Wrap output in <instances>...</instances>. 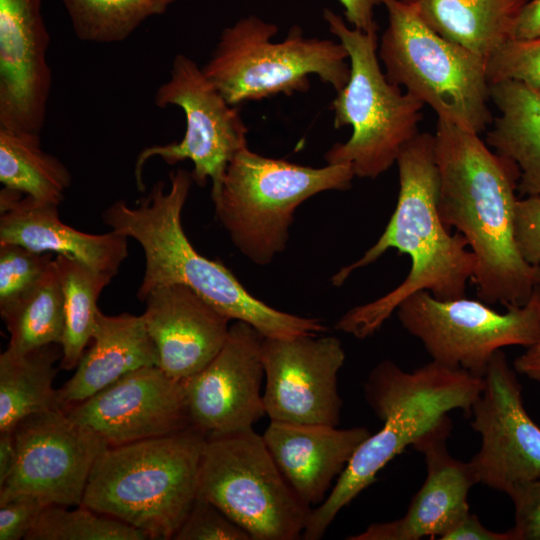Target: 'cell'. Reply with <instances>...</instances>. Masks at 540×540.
Here are the masks:
<instances>
[{
    "mask_svg": "<svg viewBox=\"0 0 540 540\" xmlns=\"http://www.w3.org/2000/svg\"><path fill=\"white\" fill-rule=\"evenodd\" d=\"M47 506L25 540H145L137 528L85 505Z\"/></svg>",
    "mask_w": 540,
    "mask_h": 540,
    "instance_id": "obj_31",
    "label": "cell"
},
{
    "mask_svg": "<svg viewBox=\"0 0 540 540\" xmlns=\"http://www.w3.org/2000/svg\"><path fill=\"white\" fill-rule=\"evenodd\" d=\"M515 507L512 540H540V478L522 484L509 495Z\"/></svg>",
    "mask_w": 540,
    "mask_h": 540,
    "instance_id": "obj_35",
    "label": "cell"
},
{
    "mask_svg": "<svg viewBox=\"0 0 540 540\" xmlns=\"http://www.w3.org/2000/svg\"><path fill=\"white\" fill-rule=\"evenodd\" d=\"M451 428V420L445 415L412 444L424 456L427 476L405 515L397 520L373 523L347 539L418 540L425 536L439 539L470 511L467 496L478 482L470 462H462L449 453L447 438Z\"/></svg>",
    "mask_w": 540,
    "mask_h": 540,
    "instance_id": "obj_19",
    "label": "cell"
},
{
    "mask_svg": "<svg viewBox=\"0 0 540 540\" xmlns=\"http://www.w3.org/2000/svg\"><path fill=\"white\" fill-rule=\"evenodd\" d=\"M445 39L485 59L511 38L529 0H403Z\"/></svg>",
    "mask_w": 540,
    "mask_h": 540,
    "instance_id": "obj_25",
    "label": "cell"
},
{
    "mask_svg": "<svg viewBox=\"0 0 540 540\" xmlns=\"http://www.w3.org/2000/svg\"><path fill=\"white\" fill-rule=\"evenodd\" d=\"M17 460L0 504L31 496L46 505L82 504L91 469L107 445L64 409L33 414L15 427Z\"/></svg>",
    "mask_w": 540,
    "mask_h": 540,
    "instance_id": "obj_13",
    "label": "cell"
},
{
    "mask_svg": "<svg viewBox=\"0 0 540 540\" xmlns=\"http://www.w3.org/2000/svg\"><path fill=\"white\" fill-rule=\"evenodd\" d=\"M64 410L107 447L166 436L192 426L182 381L159 366L130 372Z\"/></svg>",
    "mask_w": 540,
    "mask_h": 540,
    "instance_id": "obj_16",
    "label": "cell"
},
{
    "mask_svg": "<svg viewBox=\"0 0 540 540\" xmlns=\"http://www.w3.org/2000/svg\"><path fill=\"white\" fill-rule=\"evenodd\" d=\"M154 103L159 108L182 109L186 128L180 141L149 146L139 153L134 170L138 189L145 188L143 167L153 157L169 165L190 160L193 181L204 186L211 180L212 189L216 188L230 161L247 147L248 128L239 110L226 101L202 67L184 54L172 60L169 78L157 88Z\"/></svg>",
    "mask_w": 540,
    "mask_h": 540,
    "instance_id": "obj_12",
    "label": "cell"
},
{
    "mask_svg": "<svg viewBox=\"0 0 540 540\" xmlns=\"http://www.w3.org/2000/svg\"><path fill=\"white\" fill-rule=\"evenodd\" d=\"M156 346L143 316L97 313L92 345L85 351L73 376L58 389L64 408L94 395L137 369L158 366Z\"/></svg>",
    "mask_w": 540,
    "mask_h": 540,
    "instance_id": "obj_23",
    "label": "cell"
},
{
    "mask_svg": "<svg viewBox=\"0 0 540 540\" xmlns=\"http://www.w3.org/2000/svg\"><path fill=\"white\" fill-rule=\"evenodd\" d=\"M263 339L250 324L235 321L217 355L182 380L192 426L207 436L228 434L251 429L266 415Z\"/></svg>",
    "mask_w": 540,
    "mask_h": 540,
    "instance_id": "obj_17",
    "label": "cell"
},
{
    "mask_svg": "<svg viewBox=\"0 0 540 540\" xmlns=\"http://www.w3.org/2000/svg\"><path fill=\"white\" fill-rule=\"evenodd\" d=\"M490 99L499 115L485 143L516 164L521 195L540 196V92L504 80L490 84Z\"/></svg>",
    "mask_w": 540,
    "mask_h": 540,
    "instance_id": "obj_24",
    "label": "cell"
},
{
    "mask_svg": "<svg viewBox=\"0 0 540 540\" xmlns=\"http://www.w3.org/2000/svg\"><path fill=\"white\" fill-rule=\"evenodd\" d=\"M483 387V378L435 361L413 372L403 371L391 360L380 362L369 374L364 394L383 426L358 446L326 499L311 510L302 539H321L340 510L449 411L470 414Z\"/></svg>",
    "mask_w": 540,
    "mask_h": 540,
    "instance_id": "obj_4",
    "label": "cell"
},
{
    "mask_svg": "<svg viewBox=\"0 0 540 540\" xmlns=\"http://www.w3.org/2000/svg\"><path fill=\"white\" fill-rule=\"evenodd\" d=\"M207 435L194 426L120 446L96 459L82 505L167 540L198 498Z\"/></svg>",
    "mask_w": 540,
    "mask_h": 540,
    "instance_id": "obj_5",
    "label": "cell"
},
{
    "mask_svg": "<svg viewBox=\"0 0 540 540\" xmlns=\"http://www.w3.org/2000/svg\"><path fill=\"white\" fill-rule=\"evenodd\" d=\"M76 37L110 44L126 40L148 18L176 0H61Z\"/></svg>",
    "mask_w": 540,
    "mask_h": 540,
    "instance_id": "obj_30",
    "label": "cell"
},
{
    "mask_svg": "<svg viewBox=\"0 0 540 540\" xmlns=\"http://www.w3.org/2000/svg\"><path fill=\"white\" fill-rule=\"evenodd\" d=\"M344 362L342 343L333 336L264 337L263 402L270 421L337 426V378Z\"/></svg>",
    "mask_w": 540,
    "mask_h": 540,
    "instance_id": "obj_15",
    "label": "cell"
},
{
    "mask_svg": "<svg viewBox=\"0 0 540 540\" xmlns=\"http://www.w3.org/2000/svg\"><path fill=\"white\" fill-rule=\"evenodd\" d=\"M0 314L10 334L9 351L21 355L50 344L61 346L64 298L56 260L30 290Z\"/></svg>",
    "mask_w": 540,
    "mask_h": 540,
    "instance_id": "obj_28",
    "label": "cell"
},
{
    "mask_svg": "<svg viewBox=\"0 0 540 540\" xmlns=\"http://www.w3.org/2000/svg\"><path fill=\"white\" fill-rule=\"evenodd\" d=\"M43 0H0V128L40 135L52 87Z\"/></svg>",
    "mask_w": 540,
    "mask_h": 540,
    "instance_id": "obj_18",
    "label": "cell"
},
{
    "mask_svg": "<svg viewBox=\"0 0 540 540\" xmlns=\"http://www.w3.org/2000/svg\"><path fill=\"white\" fill-rule=\"evenodd\" d=\"M71 181L68 168L41 148L40 135L0 128V182L5 188L59 206Z\"/></svg>",
    "mask_w": 540,
    "mask_h": 540,
    "instance_id": "obj_27",
    "label": "cell"
},
{
    "mask_svg": "<svg viewBox=\"0 0 540 540\" xmlns=\"http://www.w3.org/2000/svg\"><path fill=\"white\" fill-rule=\"evenodd\" d=\"M483 380L470 413L482 442L469 462L478 483L509 495L540 478V427L525 410L516 370L502 350L491 358Z\"/></svg>",
    "mask_w": 540,
    "mask_h": 540,
    "instance_id": "obj_14",
    "label": "cell"
},
{
    "mask_svg": "<svg viewBox=\"0 0 540 540\" xmlns=\"http://www.w3.org/2000/svg\"><path fill=\"white\" fill-rule=\"evenodd\" d=\"M17 460L15 429L0 431V486L11 475Z\"/></svg>",
    "mask_w": 540,
    "mask_h": 540,
    "instance_id": "obj_41",
    "label": "cell"
},
{
    "mask_svg": "<svg viewBox=\"0 0 540 540\" xmlns=\"http://www.w3.org/2000/svg\"><path fill=\"white\" fill-rule=\"evenodd\" d=\"M57 205L40 203L16 190L0 191V245L74 258L115 276L128 255V237L110 231L89 234L61 221Z\"/></svg>",
    "mask_w": 540,
    "mask_h": 540,
    "instance_id": "obj_22",
    "label": "cell"
},
{
    "mask_svg": "<svg viewBox=\"0 0 540 540\" xmlns=\"http://www.w3.org/2000/svg\"><path fill=\"white\" fill-rule=\"evenodd\" d=\"M388 25L378 57L387 79L439 119L480 134L493 121L486 59L429 28L403 0H382Z\"/></svg>",
    "mask_w": 540,
    "mask_h": 540,
    "instance_id": "obj_9",
    "label": "cell"
},
{
    "mask_svg": "<svg viewBox=\"0 0 540 540\" xmlns=\"http://www.w3.org/2000/svg\"><path fill=\"white\" fill-rule=\"evenodd\" d=\"M323 18L348 53L350 75L330 104L336 129L352 134L326 153L328 164H348L359 178L375 179L396 163L402 149L419 132L425 106L391 83L379 64L377 32L347 26L332 10Z\"/></svg>",
    "mask_w": 540,
    "mask_h": 540,
    "instance_id": "obj_6",
    "label": "cell"
},
{
    "mask_svg": "<svg viewBox=\"0 0 540 540\" xmlns=\"http://www.w3.org/2000/svg\"><path fill=\"white\" fill-rule=\"evenodd\" d=\"M53 253L17 244L0 245V312L30 290L53 261Z\"/></svg>",
    "mask_w": 540,
    "mask_h": 540,
    "instance_id": "obj_32",
    "label": "cell"
},
{
    "mask_svg": "<svg viewBox=\"0 0 540 540\" xmlns=\"http://www.w3.org/2000/svg\"><path fill=\"white\" fill-rule=\"evenodd\" d=\"M438 211L476 256L472 283L479 300L524 305L540 286V266L522 257L515 237L520 172L479 134L439 119L435 131Z\"/></svg>",
    "mask_w": 540,
    "mask_h": 540,
    "instance_id": "obj_1",
    "label": "cell"
},
{
    "mask_svg": "<svg viewBox=\"0 0 540 540\" xmlns=\"http://www.w3.org/2000/svg\"><path fill=\"white\" fill-rule=\"evenodd\" d=\"M170 187L159 181L134 207L118 200L102 213L114 232L133 238L142 247L145 271L137 291L144 301L158 286L189 287L230 320L243 321L264 337H289L324 333L317 318L277 310L254 297L224 264L198 253L182 226V210L192 183L191 172L178 168L169 173Z\"/></svg>",
    "mask_w": 540,
    "mask_h": 540,
    "instance_id": "obj_3",
    "label": "cell"
},
{
    "mask_svg": "<svg viewBox=\"0 0 540 540\" xmlns=\"http://www.w3.org/2000/svg\"><path fill=\"white\" fill-rule=\"evenodd\" d=\"M59 344H50L26 354L8 349L0 355V431L13 430L33 414L64 409L53 387L61 360Z\"/></svg>",
    "mask_w": 540,
    "mask_h": 540,
    "instance_id": "obj_26",
    "label": "cell"
},
{
    "mask_svg": "<svg viewBox=\"0 0 540 540\" xmlns=\"http://www.w3.org/2000/svg\"><path fill=\"white\" fill-rule=\"evenodd\" d=\"M371 435L365 427L270 421L262 434L282 475L297 497L313 509L328 496L358 446Z\"/></svg>",
    "mask_w": 540,
    "mask_h": 540,
    "instance_id": "obj_21",
    "label": "cell"
},
{
    "mask_svg": "<svg viewBox=\"0 0 540 540\" xmlns=\"http://www.w3.org/2000/svg\"><path fill=\"white\" fill-rule=\"evenodd\" d=\"M47 506L31 496L16 497L0 504V540L25 539Z\"/></svg>",
    "mask_w": 540,
    "mask_h": 540,
    "instance_id": "obj_37",
    "label": "cell"
},
{
    "mask_svg": "<svg viewBox=\"0 0 540 540\" xmlns=\"http://www.w3.org/2000/svg\"><path fill=\"white\" fill-rule=\"evenodd\" d=\"M498 312L481 300H440L418 291L396 308L403 328L435 361L483 378L493 355L506 346L528 348L540 339V286L522 306Z\"/></svg>",
    "mask_w": 540,
    "mask_h": 540,
    "instance_id": "obj_11",
    "label": "cell"
},
{
    "mask_svg": "<svg viewBox=\"0 0 540 540\" xmlns=\"http://www.w3.org/2000/svg\"><path fill=\"white\" fill-rule=\"evenodd\" d=\"M198 497L217 506L251 540L302 539L312 510L294 493L253 428L207 436Z\"/></svg>",
    "mask_w": 540,
    "mask_h": 540,
    "instance_id": "obj_10",
    "label": "cell"
},
{
    "mask_svg": "<svg viewBox=\"0 0 540 540\" xmlns=\"http://www.w3.org/2000/svg\"><path fill=\"white\" fill-rule=\"evenodd\" d=\"M64 298V332L59 368L75 369L96 326L97 300L114 276L74 258L55 257Z\"/></svg>",
    "mask_w": 540,
    "mask_h": 540,
    "instance_id": "obj_29",
    "label": "cell"
},
{
    "mask_svg": "<svg viewBox=\"0 0 540 540\" xmlns=\"http://www.w3.org/2000/svg\"><path fill=\"white\" fill-rule=\"evenodd\" d=\"M540 36V0H529L522 10L511 38Z\"/></svg>",
    "mask_w": 540,
    "mask_h": 540,
    "instance_id": "obj_40",
    "label": "cell"
},
{
    "mask_svg": "<svg viewBox=\"0 0 540 540\" xmlns=\"http://www.w3.org/2000/svg\"><path fill=\"white\" fill-rule=\"evenodd\" d=\"M399 193L395 210L379 239L357 261L341 268L331 279L342 285L356 270L368 266L388 249L410 257L405 280L378 299L346 312L336 328L356 338H366L381 328L398 305L418 291L440 300L465 297L476 268V256L460 233L451 234L438 211L439 174L435 136H415L397 161Z\"/></svg>",
    "mask_w": 540,
    "mask_h": 540,
    "instance_id": "obj_2",
    "label": "cell"
},
{
    "mask_svg": "<svg viewBox=\"0 0 540 540\" xmlns=\"http://www.w3.org/2000/svg\"><path fill=\"white\" fill-rule=\"evenodd\" d=\"M516 372L540 382V339L514 361Z\"/></svg>",
    "mask_w": 540,
    "mask_h": 540,
    "instance_id": "obj_42",
    "label": "cell"
},
{
    "mask_svg": "<svg viewBox=\"0 0 540 540\" xmlns=\"http://www.w3.org/2000/svg\"><path fill=\"white\" fill-rule=\"evenodd\" d=\"M344 7L346 20L352 27L364 32H377L378 24L374 17L375 7L382 0H338Z\"/></svg>",
    "mask_w": 540,
    "mask_h": 540,
    "instance_id": "obj_39",
    "label": "cell"
},
{
    "mask_svg": "<svg viewBox=\"0 0 540 540\" xmlns=\"http://www.w3.org/2000/svg\"><path fill=\"white\" fill-rule=\"evenodd\" d=\"M440 540H512L509 531L495 532L486 528L478 517L468 511Z\"/></svg>",
    "mask_w": 540,
    "mask_h": 540,
    "instance_id": "obj_38",
    "label": "cell"
},
{
    "mask_svg": "<svg viewBox=\"0 0 540 540\" xmlns=\"http://www.w3.org/2000/svg\"><path fill=\"white\" fill-rule=\"evenodd\" d=\"M175 540H251L249 534L211 502L198 497Z\"/></svg>",
    "mask_w": 540,
    "mask_h": 540,
    "instance_id": "obj_34",
    "label": "cell"
},
{
    "mask_svg": "<svg viewBox=\"0 0 540 540\" xmlns=\"http://www.w3.org/2000/svg\"><path fill=\"white\" fill-rule=\"evenodd\" d=\"M277 32L276 24L255 15L222 30L202 70L230 105L307 92L311 75L336 92L346 85L350 65L340 42L306 37L297 25L274 42Z\"/></svg>",
    "mask_w": 540,
    "mask_h": 540,
    "instance_id": "obj_8",
    "label": "cell"
},
{
    "mask_svg": "<svg viewBox=\"0 0 540 540\" xmlns=\"http://www.w3.org/2000/svg\"><path fill=\"white\" fill-rule=\"evenodd\" d=\"M515 237L524 260L531 265L540 266V196L518 199Z\"/></svg>",
    "mask_w": 540,
    "mask_h": 540,
    "instance_id": "obj_36",
    "label": "cell"
},
{
    "mask_svg": "<svg viewBox=\"0 0 540 540\" xmlns=\"http://www.w3.org/2000/svg\"><path fill=\"white\" fill-rule=\"evenodd\" d=\"M143 302L142 316L158 352V366L170 377H191L224 345L230 319L189 287L158 286Z\"/></svg>",
    "mask_w": 540,
    "mask_h": 540,
    "instance_id": "obj_20",
    "label": "cell"
},
{
    "mask_svg": "<svg viewBox=\"0 0 540 540\" xmlns=\"http://www.w3.org/2000/svg\"><path fill=\"white\" fill-rule=\"evenodd\" d=\"M489 84L512 80L540 92V36L509 38L486 58Z\"/></svg>",
    "mask_w": 540,
    "mask_h": 540,
    "instance_id": "obj_33",
    "label": "cell"
},
{
    "mask_svg": "<svg viewBox=\"0 0 540 540\" xmlns=\"http://www.w3.org/2000/svg\"><path fill=\"white\" fill-rule=\"evenodd\" d=\"M348 164L314 168L257 154L248 147L230 161L211 189L216 216L235 247L251 262L267 265L283 252L296 209L324 191L351 187Z\"/></svg>",
    "mask_w": 540,
    "mask_h": 540,
    "instance_id": "obj_7",
    "label": "cell"
}]
</instances>
